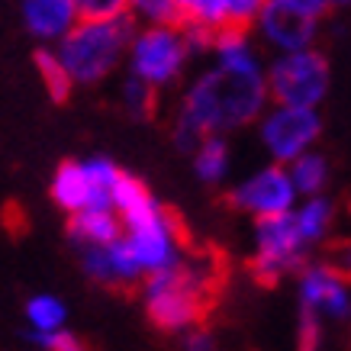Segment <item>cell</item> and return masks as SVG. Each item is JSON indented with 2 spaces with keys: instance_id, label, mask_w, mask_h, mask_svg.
Instances as JSON below:
<instances>
[{
  "instance_id": "484cf974",
  "label": "cell",
  "mask_w": 351,
  "mask_h": 351,
  "mask_svg": "<svg viewBox=\"0 0 351 351\" xmlns=\"http://www.w3.org/2000/svg\"><path fill=\"white\" fill-rule=\"evenodd\" d=\"M81 20H119L129 13V0H75Z\"/></svg>"
},
{
  "instance_id": "277c9868",
  "label": "cell",
  "mask_w": 351,
  "mask_h": 351,
  "mask_svg": "<svg viewBox=\"0 0 351 351\" xmlns=\"http://www.w3.org/2000/svg\"><path fill=\"white\" fill-rule=\"evenodd\" d=\"M303 235H300L297 216L271 213L255 216V255L248 258V274L258 287H277L280 277L290 271H303L306 255H303Z\"/></svg>"
},
{
  "instance_id": "6da1fadb",
  "label": "cell",
  "mask_w": 351,
  "mask_h": 351,
  "mask_svg": "<svg viewBox=\"0 0 351 351\" xmlns=\"http://www.w3.org/2000/svg\"><path fill=\"white\" fill-rule=\"evenodd\" d=\"M213 52L216 68L187 87L174 123V145L187 155L210 132H229L255 123L271 100L267 77L248 45V29L219 26Z\"/></svg>"
},
{
  "instance_id": "f546056e",
  "label": "cell",
  "mask_w": 351,
  "mask_h": 351,
  "mask_svg": "<svg viewBox=\"0 0 351 351\" xmlns=\"http://www.w3.org/2000/svg\"><path fill=\"white\" fill-rule=\"evenodd\" d=\"M181 351H216V339L206 326H191L181 332Z\"/></svg>"
},
{
  "instance_id": "f1b7e54d",
  "label": "cell",
  "mask_w": 351,
  "mask_h": 351,
  "mask_svg": "<svg viewBox=\"0 0 351 351\" xmlns=\"http://www.w3.org/2000/svg\"><path fill=\"white\" fill-rule=\"evenodd\" d=\"M29 339L36 341L43 351H90L84 341L77 339L75 332H68V329L49 332V335H29Z\"/></svg>"
},
{
  "instance_id": "d6a6232c",
  "label": "cell",
  "mask_w": 351,
  "mask_h": 351,
  "mask_svg": "<svg viewBox=\"0 0 351 351\" xmlns=\"http://www.w3.org/2000/svg\"><path fill=\"white\" fill-rule=\"evenodd\" d=\"M348 213H351V197H348Z\"/></svg>"
},
{
  "instance_id": "3957f363",
  "label": "cell",
  "mask_w": 351,
  "mask_h": 351,
  "mask_svg": "<svg viewBox=\"0 0 351 351\" xmlns=\"http://www.w3.org/2000/svg\"><path fill=\"white\" fill-rule=\"evenodd\" d=\"M136 29L138 23L129 13L119 20H77L55 43V52L62 55L75 84H100L126 58Z\"/></svg>"
},
{
  "instance_id": "836d02e7",
  "label": "cell",
  "mask_w": 351,
  "mask_h": 351,
  "mask_svg": "<svg viewBox=\"0 0 351 351\" xmlns=\"http://www.w3.org/2000/svg\"><path fill=\"white\" fill-rule=\"evenodd\" d=\"M181 3H184V7H187V0H181Z\"/></svg>"
},
{
  "instance_id": "e0dca14e",
  "label": "cell",
  "mask_w": 351,
  "mask_h": 351,
  "mask_svg": "<svg viewBox=\"0 0 351 351\" xmlns=\"http://www.w3.org/2000/svg\"><path fill=\"white\" fill-rule=\"evenodd\" d=\"M32 64H36V71L43 77V87H45V94L52 97V104H64L71 97V90H75V77L68 75L62 55L55 52V49H49V45H43V49H36V55H32Z\"/></svg>"
},
{
  "instance_id": "30bf717a",
  "label": "cell",
  "mask_w": 351,
  "mask_h": 351,
  "mask_svg": "<svg viewBox=\"0 0 351 351\" xmlns=\"http://www.w3.org/2000/svg\"><path fill=\"white\" fill-rule=\"evenodd\" d=\"M81 267L94 284H104V287H136L145 280V271L138 267L136 255L123 235L107 245H84Z\"/></svg>"
},
{
  "instance_id": "1f68e13d",
  "label": "cell",
  "mask_w": 351,
  "mask_h": 351,
  "mask_svg": "<svg viewBox=\"0 0 351 351\" xmlns=\"http://www.w3.org/2000/svg\"><path fill=\"white\" fill-rule=\"evenodd\" d=\"M332 7H351V0H332Z\"/></svg>"
},
{
  "instance_id": "7c38bea8",
  "label": "cell",
  "mask_w": 351,
  "mask_h": 351,
  "mask_svg": "<svg viewBox=\"0 0 351 351\" xmlns=\"http://www.w3.org/2000/svg\"><path fill=\"white\" fill-rule=\"evenodd\" d=\"M77 20L75 0H23V23L39 43L55 45Z\"/></svg>"
},
{
  "instance_id": "7a4b0ae2",
  "label": "cell",
  "mask_w": 351,
  "mask_h": 351,
  "mask_svg": "<svg viewBox=\"0 0 351 351\" xmlns=\"http://www.w3.org/2000/svg\"><path fill=\"white\" fill-rule=\"evenodd\" d=\"M219 258L184 255L178 265L145 274L142 280V306L155 329L181 335L191 326H200L219 297Z\"/></svg>"
},
{
  "instance_id": "7402d4cb",
  "label": "cell",
  "mask_w": 351,
  "mask_h": 351,
  "mask_svg": "<svg viewBox=\"0 0 351 351\" xmlns=\"http://www.w3.org/2000/svg\"><path fill=\"white\" fill-rule=\"evenodd\" d=\"M123 107L132 119H152L158 110V87L129 75L126 84H123Z\"/></svg>"
},
{
  "instance_id": "8992f818",
  "label": "cell",
  "mask_w": 351,
  "mask_h": 351,
  "mask_svg": "<svg viewBox=\"0 0 351 351\" xmlns=\"http://www.w3.org/2000/svg\"><path fill=\"white\" fill-rule=\"evenodd\" d=\"M267 94L284 107H316L329 90V62L313 45L300 52H280L265 71Z\"/></svg>"
},
{
  "instance_id": "9c48e42d",
  "label": "cell",
  "mask_w": 351,
  "mask_h": 351,
  "mask_svg": "<svg viewBox=\"0 0 351 351\" xmlns=\"http://www.w3.org/2000/svg\"><path fill=\"white\" fill-rule=\"evenodd\" d=\"M293 200H297V187H293L290 171L280 161L255 171L248 181H242L239 187H232L226 193V203L232 210H242V213H252V216L287 213L293 206Z\"/></svg>"
},
{
  "instance_id": "cb8c5ba5",
  "label": "cell",
  "mask_w": 351,
  "mask_h": 351,
  "mask_svg": "<svg viewBox=\"0 0 351 351\" xmlns=\"http://www.w3.org/2000/svg\"><path fill=\"white\" fill-rule=\"evenodd\" d=\"M322 265L329 267L341 284H351V239H332V242H326Z\"/></svg>"
},
{
  "instance_id": "2e32d148",
  "label": "cell",
  "mask_w": 351,
  "mask_h": 351,
  "mask_svg": "<svg viewBox=\"0 0 351 351\" xmlns=\"http://www.w3.org/2000/svg\"><path fill=\"white\" fill-rule=\"evenodd\" d=\"M52 200L58 210L71 216L77 210L90 206V178H87L84 161H62L52 174Z\"/></svg>"
},
{
  "instance_id": "d6986e66",
  "label": "cell",
  "mask_w": 351,
  "mask_h": 351,
  "mask_svg": "<svg viewBox=\"0 0 351 351\" xmlns=\"http://www.w3.org/2000/svg\"><path fill=\"white\" fill-rule=\"evenodd\" d=\"M64 319H68V306L62 297L36 293L26 300V322H29L32 335H49V332L64 329Z\"/></svg>"
},
{
  "instance_id": "ac0fdd59",
  "label": "cell",
  "mask_w": 351,
  "mask_h": 351,
  "mask_svg": "<svg viewBox=\"0 0 351 351\" xmlns=\"http://www.w3.org/2000/svg\"><path fill=\"white\" fill-rule=\"evenodd\" d=\"M193 155V171L203 184H219L226 181L229 171V149H226L223 132H210L200 138V145L191 152Z\"/></svg>"
},
{
  "instance_id": "4dcf8cb0",
  "label": "cell",
  "mask_w": 351,
  "mask_h": 351,
  "mask_svg": "<svg viewBox=\"0 0 351 351\" xmlns=\"http://www.w3.org/2000/svg\"><path fill=\"white\" fill-rule=\"evenodd\" d=\"M297 10L309 13V16H316V20H322V16H329L335 7H332V0H290Z\"/></svg>"
},
{
  "instance_id": "ffe728a7",
  "label": "cell",
  "mask_w": 351,
  "mask_h": 351,
  "mask_svg": "<svg viewBox=\"0 0 351 351\" xmlns=\"http://www.w3.org/2000/svg\"><path fill=\"white\" fill-rule=\"evenodd\" d=\"M129 16L138 26H184L187 20L181 0H129Z\"/></svg>"
},
{
  "instance_id": "4316f807",
  "label": "cell",
  "mask_w": 351,
  "mask_h": 351,
  "mask_svg": "<svg viewBox=\"0 0 351 351\" xmlns=\"http://www.w3.org/2000/svg\"><path fill=\"white\" fill-rule=\"evenodd\" d=\"M267 0H226V26H239V29H252L265 10Z\"/></svg>"
},
{
  "instance_id": "603a6c76",
  "label": "cell",
  "mask_w": 351,
  "mask_h": 351,
  "mask_svg": "<svg viewBox=\"0 0 351 351\" xmlns=\"http://www.w3.org/2000/svg\"><path fill=\"white\" fill-rule=\"evenodd\" d=\"M293 216H297L303 242H319V239H326V232H329V226H332V203L313 197V200Z\"/></svg>"
},
{
  "instance_id": "ba28073f",
  "label": "cell",
  "mask_w": 351,
  "mask_h": 351,
  "mask_svg": "<svg viewBox=\"0 0 351 351\" xmlns=\"http://www.w3.org/2000/svg\"><path fill=\"white\" fill-rule=\"evenodd\" d=\"M319 129L322 123L313 107H284V104H277L274 110H267L261 117V142H265V149L271 152L274 161L290 165L319 138Z\"/></svg>"
},
{
  "instance_id": "d4e9b609",
  "label": "cell",
  "mask_w": 351,
  "mask_h": 351,
  "mask_svg": "<svg viewBox=\"0 0 351 351\" xmlns=\"http://www.w3.org/2000/svg\"><path fill=\"white\" fill-rule=\"evenodd\" d=\"M184 13H187L184 23H200L210 29L226 26V0H187Z\"/></svg>"
},
{
  "instance_id": "44dd1931",
  "label": "cell",
  "mask_w": 351,
  "mask_h": 351,
  "mask_svg": "<svg viewBox=\"0 0 351 351\" xmlns=\"http://www.w3.org/2000/svg\"><path fill=\"white\" fill-rule=\"evenodd\" d=\"M290 178H293V187H297V193H319L322 187H326V181H329V165H326V158L322 155H316V152H303V155H297V158L290 161Z\"/></svg>"
},
{
  "instance_id": "52a82bcc",
  "label": "cell",
  "mask_w": 351,
  "mask_h": 351,
  "mask_svg": "<svg viewBox=\"0 0 351 351\" xmlns=\"http://www.w3.org/2000/svg\"><path fill=\"white\" fill-rule=\"evenodd\" d=\"M123 239L129 242L138 267L145 274H155V271H165V267L178 265L184 258V248H187L184 229L174 219L171 210H161L158 216H152L145 223L123 229Z\"/></svg>"
},
{
  "instance_id": "4fadbf2b",
  "label": "cell",
  "mask_w": 351,
  "mask_h": 351,
  "mask_svg": "<svg viewBox=\"0 0 351 351\" xmlns=\"http://www.w3.org/2000/svg\"><path fill=\"white\" fill-rule=\"evenodd\" d=\"M300 290H303V303L326 309L329 316H345L348 313V293H345L341 280L326 265L303 267L300 271Z\"/></svg>"
},
{
  "instance_id": "5b68a950",
  "label": "cell",
  "mask_w": 351,
  "mask_h": 351,
  "mask_svg": "<svg viewBox=\"0 0 351 351\" xmlns=\"http://www.w3.org/2000/svg\"><path fill=\"white\" fill-rule=\"evenodd\" d=\"M129 75L142 77L161 90L181 77L191 58V45L181 26H138L129 43Z\"/></svg>"
},
{
  "instance_id": "8fae6325",
  "label": "cell",
  "mask_w": 351,
  "mask_h": 351,
  "mask_svg": "<svg viewBox=\"0 0 351 351\" xmlns=\"http://www.w3.org/2000/svg\"><path fill=\"white\" fill-rule=\"evenodd\" d=\"M255 26L261 29V36L274 49H280V52H300V49L313 45L316 29H319V20L297 10L290 0H267Z\"/></svg>"
},
{
  "instance_id": "5bb4252c",
  "label": "cell",
  "mask_w": 351,
  "mask_h": 351,
  "mask_svg": "<svg viewBox=\"0 0 351 351\" xmlns=\"http://www.w3.org/2000/svg\"><path fill=\"white\" fill-rule=\"evenodd\" d=\"M113 210H117L123 229H129V226H138L145 219H152V216H158L165 206L152 197L145 181H138L136 174L123 171L117 181V191H113Z\"/></svg>"
},
{
  "instance_id": "83f0119b",
  "label": "cell",
  "mask_w": 351,
  "mask_h": 351,
  "mask_svg": "<svg viewBox=\"0 0 351 351\" xmlns=\"http://www.w3.org/2000/svg\"><path fill=\"white\" fill-rule=\"evenodd\" d=\"M322 339V326L319 316H316V306L303 303L300 309V332H297V351H316Z\"/></svg>"
},
{
  "instance_id": "9a60e30c",
  "label": "cell",
  "mask_w": 351,
  "mask_h": 351,
  "mask_svg": "<svg viewBox=\"0 0 351 351\" xmlns=\"http://www.w3.org/2000/svg\"><path fill=\"white\" fill-rule=\"evenodd\" d=\"M68 232L81 248L84 245H107L123 235V223L113 206H84L68 216Z\"/></svg>"
}]
</instances>
